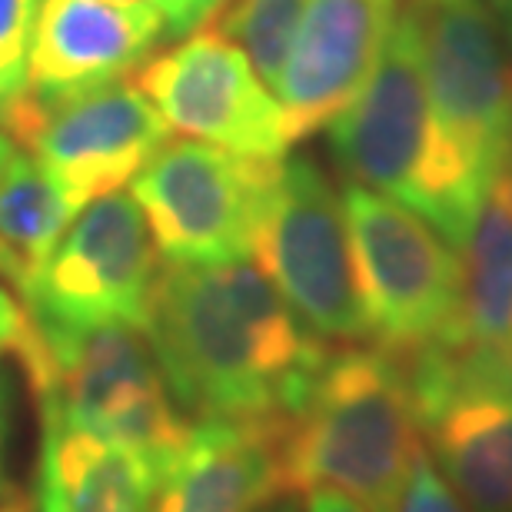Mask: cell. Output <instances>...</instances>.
<instances>
[{
    "mask_svg": "<svg viewBox=\"0 0 512 512\" xmlns=\"http://www.w3.org/2000/svg\"><path fill=\"white\" fill-rule=\"evenodd\" d=\"M303 512H370V509H366L363 503H356L353 496L340 493V489L316 486V489H306Z\"/></svg>",
    "mask_w": 512,
    "mask_h": 512,
    "instance_id": "24",
    "label": "cell"
},
{
    "mask_svg": "<svg viewBox=\"0 0 512 512\" xmlns=\"http://www.w3.org/2000/svg\"><path fill=\"white\" fill-rule=\"evenodd\" d=\"M419 449L409 373L380 346L326 356L303 406L280 429L286 489H340L370 512H396Z\"/></svg>",
    "mask_w": 512,
    "mask_h": 512,
    "instance_id": "2",
    "label": "cell"
},
{
    "mask_svg": "<svg viewBox=\"0 0 512 512\" xmlns=\"http://www.w3.org/2000/svg\"><path fill=\"white\" fill-rule=\"evenodd\" d=\"M0 356H14L24 366L27 383L34 386L47 370V343L34 316L7 286H0Z\"/></svg>",
    "mask_w": 512,
    "mask_h": 512,
    "instance_id": "21",
    "label": "cell"
},
{
    "mask_svg": "<svg viewBox=\"0 0 512 512\" xmlns=\"http://www.w3.org/2000/svg\"><path fill=\"white\" fill-rule=\"evenodd\" d=\"M153 489L137 456L40 416L37 512H147Z\"/></svg>",
    "mask_w": 512,
    "mask_h": 512,
    "instance_id": "17",
    "label": "cell"
},
{
    "mask_svg": "<svg viewBox=\"0 0 512 512\" xmlns=\"http://www.w3.org/2000/svg\"><path fill=\"white\" fill-rule=\"evenodd\" d=\"M0 512H34V509H30L27 496H20V493H14V489H10V493L0 499Z\"/></svg>",
    "mask_w": 512,
    "mask_h": 512,
    "instance_id": "28",
    "label": "cell"
},
{
    "mask_svg": "<svg viewBox=\"0 0 512 512\" xmlns=\"http://www.w3.org/2000/svg\"><path fill=\"white\" fill-rule=\"evenodd\" d=\"M429 456L469 512H512V389L453 386L416 406Z\"/></svg>",
    "mask_w": 512,
    "mask_h": 512,
    "instance_id": "16",
    "label": "cell"
},
{
    "mask_svg": "<svg viewBox=\"0 0 512 512\" xmlns=\"http://www.w3.org/2000/svg\"><path fill=\"white\" fill-rule=\"evenodd\" d=\"M143 333L193 419L293 416L330 356L323 336L247 260L167 263Z\"/></svg>",
    "mask_w": 512,
    "mask_h": 512,
    "instance_id": "1",
    "label": "cell"
},
{
    "mask_svg": "<svg viewBox=\"0 0 512 512\" xmlns=\"http://www.w3.org/2000/svg\"><path fill=\"white\" fill-rule=\"evenodd\" d=\"M343 213L370 340L399 360L443 340L459 303V250L419 213L360 183H346Z\"/></svg>",
    "mask_w": 512,
    "mask_h": 512,
    "instance_id": "5",
    "label": "cell"
},
{
    "mask_svg": "<svg viewBox=\"0 0 512 512\" xmlns=\"http://www.w3.org/2000/svg\"><path fill=\"white\" fill-rule=\"evenodd\" d=\"M133 80L163 120L187 137L250 157H283L290 147L280 100L250 57L213 24L180 37L163 54H150Z\"/></svg>",
    "mask_w": 512,
    "mask_h": 512,
    "instance_id": "12",
    "label": "cell"
},
{
    "mask_svg": "<svg viewBox=\"0 0 512 512\" xmlns=\"http://www.w3.org/2000/svg\"><path fill=\"white\" fill-rule=\"evenodd\" d=\"M160 263L130 193H107L77 213L40 270L24 306L44 336L97 326L147 330Z\"/></svg>",
    "mask_w": 512,
    "mask_h": 512,
    "instance_id": "9",
    "label": "cell"
},
{
    "mask_svg": "<svg viewBox=\"0 0 512 512\" xmlns=\"http://www.w3.org/2000/svg\"><path fill=\"white\" fill-rule=\"evenodd\" d=\"M280 163L207 140H167L130 187L167 263L247 260Z\"/></svg>",
    "mask_w": 512,
    "mask_h": 512,
    "instance_id": "7",
    "label": "cell"
},
{
    "mask_svg": "<svg viewBox=\"0 0 512 512\" xmlns=\"http://www.w3.org/2000/svg\"><path fill=\"white\" fill-rule=\"evenodd\" d=\"M114 7H153V0H107Z\"/></svg>",
    "mask_w": 512,
    "mask_h": 512,
    "instance_id": "29",
    "label": "cell"
},
{
    "mask_svg": "<svg viewBox=\"0 0 512 512\" xmlns=\"http://www.w3.org/2000/svg\"><path fill=\"white\" fill-rule=\"evenodd\" d=\"M40 0H0V110L27 84V57Z\"/></svg>",
    "mask_w": 512,
    "mask_h": 512,
    "instance_id": "20",
    "label": "cell"
},
{
    "mask_svg": "<svg viewBox=\"0 0 512 512\" xmlns=\"http://www.w3.org/2000/svg\"><path fill=\"white\" fill-rule=\"evenodd\" d=\"M459 260L453 323L439 343L403 360L416 406L453 386L512 389V163L489 183Z\"/></svg>",
    "mask_w": 512,
    "mask_h": 512,
    "instance_id": "11",
    "label": "cell"
},
{
    "mask_svg": "<svg viewBox=\"0 0 512 512\" xmlns=\"http://www.w3.org/2000/svg\"><path fill=\"white\" fill-rule=\"evenodd\" d=\"M486 10L493 14L499 34H503L506 47H512V0H483Z\"/></svg>",
    "mask_w": 512,
    "mask_h": 512,
    "instance_id": "26",
    "label": "cell"
},
{
    "mask_svg": "<svg viewBox=\"0 0 512 512\" xmlns=\"http://www.w3.org/2000/svg\"><path fill=\"white\" fill-rule=\"evenodd\" d=\"M7 446H10V399H7L4 380H0V499L10 493V486H7Z\"/></svg>",
    "mask_w": 512,
    "mask_h": 512,
    "instance_id": "25",
    "label": "cell"
},
{
    "mask_svg": "<svg viewBox=\"0 0 512 512\" xmlns=\"http://www.w3.org/2000/svg\"><path fill=\"white\" fill-rule=\"evenodd\" d=\"M403 0H313L306 10L276 100L286 140H306L360 94Z\"/></svg>",
    "mask_w": 512,
    "mask_h": 512,
    "instance_id": "13",
    "label": "cell"
},
{
    "mask_svg": "<svg viewBox=\"0 0 512 512\" xmlns=\"http://www.w3.org/2000/svg\"><path fill=\"white\" fill-rule=\"evenodd\" d=\"M330 150L350 183L419 213L456 250L466 243L486 190L449 157L439 137L409 4L399 7L360 94L333 117Z\"/></svg>",
    "mask_w": 512,
    "mask_h": 512,
    "instance_id": "3",
    "label": "cell"
},
{
    "mask_svg": "<svg viewBox=\"0 0 512 512\" xmlns=\"http://www.w3.org/2000/svg\"><path fill=\"white\" fill-rule=\"evenodd\" d=\"M449 157L489 190L512 163V67L483 0H406Z\"/></svg>",
    "mask_w": 512,
    "mask_h": 512,
    "instance_id": "8",
    "label": "cell"
},
{
    "mask_svg": "<svg viewBox=\"0 0 512 512\" xmlns=\"http://www.w3.org/2000/svg\"><path fill=\"white\" fill-rule=\"evenodd\" d=\"M250 253L316 336L370 340L343 197L313 160L280 163Z\"/></svg>",
    "mask_w": 512,
    "mask_h": 512,
    "instance_id": "6",
    "label": "cell"
},
{
    "mask_svg": "<svg viewBox=\"0 0 512 512\" xmlns=\"http://www.w3.org/2000/svg\"><path fill=\"white\" fill-rule=\"evenodd\" d=\"M157 7H114L107 0H40L27 57V94L37 104L87 94L130 77L160 44Z\"/></svg>",
    "mask_w": 512,
    "mask_h": 512,
    "instance_id": "14",
    "label": "cell"
},
{
    "mask_svg": "<svg viewBox=\"0 0 512 512\" xmlns=\"http://www.w3.org/2000/svg\"><path fill=\"white\" fill-rule=\"evenodd\" d=\"M0 130L27 150L80 210L130 183L170 140V124L130 77L57 104L17 94L0 110Z\"/></svg>",
    "mask_w": 512,
    "mask_h": 512,
    "instance_id": "10",
    "label": "cell"
},
{
    "mask_svg": "<svg viewBox=\"0 0 512 512\" xmlns=\"http://www.w3.org/2000/svg\"><path fill=\"white\" fill-rule=\"evenodd\" d=\"M396 512H469L463 499L456 496V489L439 473L433 456L426 453V443L413 459V469H409Z\"/></svg>",
    "mask_w": 512,
    "mask_h": 512,
    "instance_id": "22",
    "label": "cell"
},
{
    "mask_svg": "<svg viewBox=\"0 0 512 512\" xmlns=\"http://www.w3.org/2000/svg\"><path fill=\"white\" fill-rule=\"evenodd\" d=\"M77 213L67 190L0 130V276L24 300Z\"/></svg>",
    "mask_w": 512,
    "mask_h": 512,
    "instance_id": "18",
    "label": "cell"
},
{
    "mask_svg": "<svg viewBox=\"0 0 512 512\" xmlns=\"http://www.w3.org/2000/svg\"><path fill=\"white\" fill-rule=\"evenodd\" d=\"M310 4L313 0H227L210 24L220 27L250 57L263 84L276 90Z\"/></svg>",
    "mask_w": 512,
    "mask_h": 512,
    "instance_id": "19",
    "label": "cell"
},
{
    "mask_svg": "<svg viewBox=\"0 0 512 512\" xmlns=\"http://www.w3.org/2000/svg\"><path fill=\"white\" fill-rule=\"evenodd\" d=\"M283 419H193L187 446L157 479L147 512H260L290 493Z\"/></svg>",
    "mask_w": 512,
    "mask_h": 512,
    "instance_id": "15",
    "label": "cell"
},
{
    "mask_svg": "<svg viewBox=\"0 0 512 512\" xmlns=\"http://www.w3.org/2000/svg\"><path fill=\"white\" fill-rule=\"evenodd\" d=\"M223 4L227 0H153L167 37H187L197 27L210 24Z\"/></svg>",
    "mask_w": 512,
    "mask_h": 512,
    "instance_id": "23",
    "label": "cell"
},
{
    "mask_svg": "<svg viewBox=\"0 0 512 512\" xmlns=\"http://www.w3.org/2000/svg\"><path fill=\"white\" fill-rule=\"evenodd\" d=\"M44 343L47 373L30 386L40 416L124 449L157 479L167 473L187 446L193 423L163 380L147 333L114 323L44 336Z\"/></svg>",
    "mask_w": 512,
    "mask_h": 512,
    "instance_id": "4",
    "label": "cell"
},
{
    "mask_svg": "<svg viewBox=\"0 0 512 512\" xmlns=\"http://www.w3.org/2000/svg\"><path fill=\"white\" fill-rule=\"evenodd\" d=\"M260 512H303V506L296 503V499L290 496V493H283V496H276V499H270Z\"/></svg>",
    "mask_w": 512,
    "mask_h": 512,
    "instance_id": "27",
    "label": "cell"
}]
</instances>
